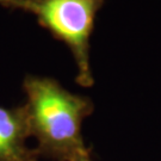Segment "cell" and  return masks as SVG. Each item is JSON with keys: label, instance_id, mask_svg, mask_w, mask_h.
Segmentation results:
<instances>
[{"label": "cell", "instance_id": "1", "mask_svg": "<svg viewBox=\"0 0 161 161\" xmlns=\"http://www.w3.org/2000/svg\"><path fill=\"white\" fill-rule=\"evenodd\" d=\"M23 90L30 135L37 140V155L53 161H75L92 153L81 131L84 119L94 110L90 98L69 92L48 76L26 75Z\"/></svg>", "mask_w": 161, "mask_h": 161}, {"label": "cell", "instance_id": "2", "mask_svg": "<svg viewBox=\"0 0 161 161\" xmlns=\"http://www.w3.org/2000/svg\"><path fill=\"white\" fill-rule=\"evenodd\" d=\"M105 0H0V6L36 16L42 28L69 48L78 67L75 81L81 87L94 84L90 64V41Z\"/></svg>", "mask_w": 161, "mask_h": 161}, {"label": "cell", "instance_id": "3", "mask_svg": "<svg viewBox=\"0 0 161 161\" xmlns=\"http://www.w3.org/2000/svg\"><path fill=\"white\" fill-rule=\"evenodd\" d=\"M30 125L25 105L0 106V161H38L36 150L26 146Z\"/></svg>", "mask_w": 161, "mask_h": 161}, {"label": "cell", "instance_id": "4", "mask_svg": "<svg viewBox=\"0 0 161 161\" xmlns=\"http://www.w3.org/2000/svg\"><path fill=\"white\" fill-rule=\"evenodd\" d=\"M75 161H93L92 158H91V153H88V154H85V155L80 156L79 159H76Z\"/></svg>", "mask_w": 161, "mask_h": 161}]
</instances>
